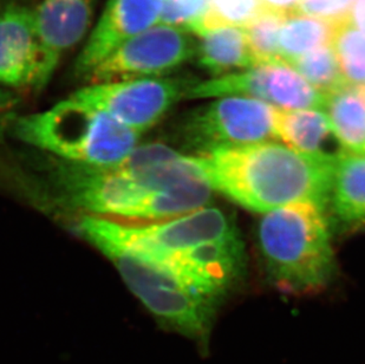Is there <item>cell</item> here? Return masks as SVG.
Instances as JSON below:
<instances>
[{
  "label": "cell",
  "instance_id": "obj_18",
  "mask_svg": "<svg viewBox=\"0 0 365 364\" xmlns=\"http://www.w3.org/2000/svg\"><path fill=\"white\" fill-rule=\"evenodd\" d=\"M336 21L305 16L289 5V10L280 29L279 57L286 64L318 50L330 46Z\"/></svg>",
  "mask_w": 365,
  "mask_h": 364
},
{
  "label": "cell",
  "instance_id": "obj_4",
  "mask_svg": "<svg viewBox=\"0 0 365 364\" xmlns=\"http://www.w3.org/2000/svg\"><path fill=\"white\" fill-rule=\"evenodd\" d=\"M118 268L128 288L161 327L195 340L208 353L210 333L220 300L195 291L165 265L101 234L80 231Z\"/></svg>",
  "mask_w": 365,
  "mask_h": 364
},
{
  "label": "cell",
  "instance_id": "obj_3",
  "mask_svg": "<svg viewBox=\"0 0 365 364\" xmlns=\"http://www.w3.org/2000/svg\"><path fill=\"white\" fill-rule=\"evenodd\" d=\"M10 131L53 158L97 167L123 161L141 138V133L73 96L41 113L18 116Z\"/></svg>",
  "mask_w": 365,
  "mask_h": 364
},
{
  "label": "cell",
  "instance_id": "obj_11",
  "mask_svg": "<svg viewBox=\"0 0 365 364\" xmlns=\"http://www.w3.org/2000/svg\"><path fill=\"white\" fill-rule=\"evenodd\" d=\"M153 261L165 265L192 289L217 300L242 280L246 268L244 243L238 232Z\"/></svg>",
  "mask_w": 365,
  "mask_h": 364
},
{
  "label": "cell",
  "instance_id": "obj_2",
  "mask_svg": "<svg viewBox=\"0 0 365 364\" xmlns=\"http://www.w3.org/2000/svg\"><path fill=\"white\" fill-rule=\"evenodd\" d=\"M258 244L266 271L280 291L312 295L334 278L330 232L324 210L317 205L292 203L264 214Z\"/></svg>",
  "mask_w": 365,
  "mask_h": 364
},
{
  "label": "cell",
  "instance_id": "obj_8",
  "mask_svg": "<svg viewBox=\"0 0 365 364\" xmlns=\"http://www.w3.org/2000/svg\"><path fill=\"white\" fill-rule=\"evenodd\" d=\"M195 83L170 77H148L83 86L73 97L102 110L133 131L155 126Z\"/></svg>",
  "mask_w": 365,
  "mask_h": 364
},
{
  "label": "cell",
  "instance_id": "obj_19",
  "mask_svg": "<svg viewBox=\"0 0 365 364\" xmlns=\"http://www.w3.org/2000/svg\"><path fill=\"white\" fill-rule=\"evenodd\" d=\"M287 10L289 6H282L267 1L251 23L245 26L248 44L257 66L265 63L283 62L279 57L278 41Z\"/></svg>",
  "mask_w": 365,
  "mask_h": 364
},
{
  "label": "cell",
  "instance_id": "obj_14",
  "mask_svg": "<svg viewBox=\"0 0 365 364\" xmlns=\"http://www.w3.org/2000/svg\"><path fill=\"white\" fill-rule=\"evenodd\" d=\"M274 135L304 154L338 158L343 153L323 110H276ZM341 146V145H339Z\"/></svg>",
  "mask_w": 365,
  "mask_h": 364
},
{
  "label": "cell",
  "instance_id": "obj_22",
  "mask_svg": "<svg viewBox=\"0 0 365 364\" xmlns=\"http://www.w3.org/2000/svg\"><path fill=\"white\" fill-rule=\"evenodd\" d=\"M266 3L267 0H210V10L199 34L219 26L244 29Z\"/></svg>",
  "mask_w": 365,
  "mask_h": 364
},
{
  "label": "cell",
  "instance_id": "obj_24",
  "mask_svg": "<svg viewBox=\"0 0 365 364\" xmlns=\"http://www.w3.org/2000/svg\"><path fill=\"white\" fill-rule=\"evenodd\" d=\"M356 0H296L292 4L299 14L329 21L352 16Z\"/></svg>",
  "mask_w": 365,
  "mask_h": 364
},
{
  "label": "cell",
  "instance_id": "obj_9",
  "mask_svg": "<svg viewBox=\"0 0 365 364\" xmlns=\"http://www.w3.org/2000/svg\"><path fill=\"white\" fill-rule=\"evenodd\" d=\"M227 96L255 98L279 110H323L327 101L325 95L284 62L258 64L240 73L195 83L187 98Z\"/></svg>",
  "mask_w": 365,
  "mask_h": 364
},
{
  "label": "cell",
  "instance_id": "obj_7",
  "mask_svg": "<svg viewBox=\"0 0 365 364\" xmlns=\"http://www.w3.org/2000/svg\"><path fill=\"white\" fill-rule=\"evenodd\" d=\"M197 55L190 32L156 24L118 46L83 79L86 86L161 77Z\"/></svg>",
  "mask_w": 365,
  "mask_h": 364
},
{
  "label": "cell",
  "instance_id": "obj_12",
  "mask_svg": "<svg viewBox=\"0 0 365 364\" xmlns=\"http://www.w3.org/2000/svg\"><path fill=\"white\" fill-rule=\"evenodd\" d=\"M163 6V0H108L103 14L77 57L76 75L84 79L118 46L155 26Z\"/></svg>",
  "mask_w": 365,
  "mask_h": 364
},
{
  "label": "cell",
  "instance_id": "obj_13",
  "mask_svg": "<svg viewBox=\"0 0 365 364\" xmlns=\"http://www.w3.org/2000/svg\"><path fill=\"white\" fill-rule=\"evenodd\" d=\"M97 0H32L30 7L56 66L89 31Z\"/></svg>",
  "mask_w": 365,
  "mask_h": 364
},
{
  "label": "cell",
  "instance_id": "obj_15",
  "mask_svg": "<svg viewBox=\"0 0 365 364\" xmlns=\"http://www.w3.org/2000/svg\"><path fill=\"white\" fill-rule=\"evenodd\" d=\"M197 37L200 41L197 44L195 56L199 64L210 75L221 77L257 66L244 29L235 26L207 29Z\"/></svg>",
  "mask_w": 365,
  "mask_h": 364
},
{
  "label": "cell",
  "instance_id": "obj_1",
  "mask_svg": "<svg viewBox=\"0 0 365 364\" xmlns=\"http://www.w3.org/2000/svg\"><path fill=\"white\" fill-rule=\"evenodd\" d=\"M338 158L266 141L217 149L197 160L210 188L246 210L265 214L298 203L325 211Z\"/></svg>",
  "mask_w": 365,
  "mask_h": 364
},
{
  "label": "cell",
  "instance_id": "obj_25",
  "mask_svg": "<svg viewBox=\"0 0 365 364\" xmlns=\"http://www.w3.org/2000/svg\"><path fill=\"white\" fill-rule=\"evenodd\" d=\"M19 97L12 90L0 86V142L7 131H10L14 120L17 118Z\"/></svg>",
  "mask_w": 365,
  "mask_h": 364
},
{
  "label": "cell",
  "instance_id": "obj_6",
  "mask_svg": "<svg viewBox=\"0 0 365 364\" xmlns=\"http://www.w3.org/2000/svg\"><path fill=\"white\" fill-rule=\"evenodd\" d=\"M276 110L255 98L220 97L192 111L181 126V135L187 147L201 155L269 141L276 138Z\"/></svg>",
  "mask_w": 365,
  "mask_h": 364
},
{
  "label": "cell",
  "instance_id": "obj_17",
  "mask_svg": "<svg viewBox=\"0 0 365 364\" xmlns=\"http://www.w3.org/2000/svg\"><path fill=\"white\" fill-rule=\"evenodd\" d=\"M323 111L343 151L365 154V93L362 86H346L327 95Z\"/></svg>",
  "mask_w": 365,
  "mask_h": 364
},
{
  "label": "cell",
  "instance_id": "obj_23",
  "mask_svg": "<svg viewBox=\"0 0 365 364\" xmlns=\"http://www.w3.org/2000/svg\"><path fill=\"white\" fill-rule=\"evenodd\" d=\"M210 0H163L161 24L197 35L210 10Z\"/></svg>",
  "mask_w": 365,
  "mask_h": 364
},
{
  "label": "cell",
  "instance_id": "obj_26",
  "mask_svg": "<svg viewBox=\"0 0 365 364\" xmlns=\"http://www.w3.org/2000/svg\"><path fill=\"white\" fill-rule=\"evenodd\" d=\"M352 19L355 21L356 26L365 35V0H356L352 10Z\"/></svg>",
  "mask_w": 365,
  "mask_h": 364
},
{
  "label": "cell",
  "instance_id": "obj_21",
  "mask_svg": "<svg viewBox=\"0 0 365 364\" xmlns=\"http://www.w3.org/2000/svg\"><path fill=\"white\" fill-rule=\"evenodd\" d=\"M289 66H292L318 93L325 96L349 86L331 45L299 57Z\"/></svg>",
  "mask_w": 365,
  "mask_h": 364
},
{
  "label": "cell",
  "instance_id": "obj_10",
  "mask_svg": "<svg viewBox=\"0 0 365 364\" xmlns=\"http://www.w3.org/2000/svg\"><path fill=\"white\" fill-rule=\"evenodd\" d=\"M56 68L30 7L5 9L0 14V86L37 91Z\"/></svg>",
  "mask_w": 365,
  "mask_h": 364
},
{
  "label": "cell",
  "instance_id": "obj_20",
  "mask_svg": "<svg viewBox=\"0 0 365 364\" xmlns=\"http://www.w3.org/2000/svg\"><path fill=\"white\" fill-rule=\"evenodd\" d=\"M331 48L349 86H365V35L352 16L336 21Z\"/></svg>",
  "mask_w": 365,
  "mask_h": 364
},
{
  "label": "cell",
  "instance_id": "obj_27",
  "mask_svg": "<svg viewBox=\"0 0 365 364\" xmlns=\"http://www.w3.org/2000/svg\"><path fill=\"white\" fill-rule=\"evenodd\" d=\"M363 91H364L365 93V86H362Z\"/></svg>",
  "mask_w": 365,
  "mask_h": 364
},
{
  "label": "cell",
  "instance_id": "obj_5",
  "mask_svg": "<svg viewBox=\"0 0 365 364\" xmlns=\"http://www.w3.org/2000/svg\"><path fill=\"white\" fill-rule=\"evenodd\" d=\"M78 231L101 234L152 259H163L238 232L233 221L215 207H203L181 217L150 223L82 216Z\"/></svg>",
  "mask_w": 365,
  "mask_h": 364
},
{
  "label": "cell",
  "instance_id": "obj_16",
  "mask_svg": "<svg viewBox=\"0 0 365 364\" xmlns=\"http://www.w3.org/2000/svg\"><path fill=\"white\" fill-rule=\"evenodd\" d=\"M327 206L345 226L365 225V154L343 151L339 155Z\"/></svg>",
  "mask_w": 365,
  "mask_h": 364
}]
</instances>
